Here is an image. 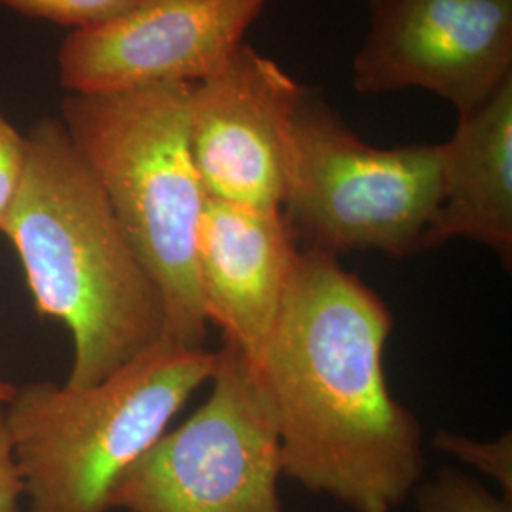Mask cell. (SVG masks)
<instances>
[{
    "label": "cell",
    "instance_id": "6da1fadb",
    "mask_svg": "<svg viewBox=\"0 0 512 512\" xmlns=\"http://www.w3.org/2000/svg\"><path fill=\"white\" fill-rule=\"evenodd\" d=\"M393 315L336 256L300 249L256 366L283 475L355 512H393L423 473L421 427L385 378Z\"/></svg>",
    "mask_w": 512,
    "mask_h": 512
},
{
    "label": "cell",
    "instance_id": "7a4b0ae2",
    "mask_svg": "<svg viewBox=\"0 0 512 512\" xmlns=\"http://www.w3.org/2000/svg\"><path fill=\"white\" fill-rule=\"evenodd\" d=\"M25 137V173L2 234L38 315L73 336L65 384L90 387L164 342V298L63 122L42 118Z\"/></svg>",
    "mask_w": 512,
    "mask_h": 512
},
{
    "label": "cell",
    "instance_id": "3957f363",
    "mask_svg": "<svg viewBox=\"0 0 512 512\" xmlns=\"http://www.w3.org/2000/svg\"><path fill=\"white\" fill-rule=\"evenodd\" d=\"M190 90L192 84H156L71 93L61 122L160 287L165 340L203 348L209 323L196 274V238L207 196L190 148Z\"/></svg>",
    "mask_w": 512,
    "mask_h": 512
},
{
    "label": "cell",
    "instance_id": "277c9868",
    "mask_svg": "<svg viewBox=\"0 0 512 512\" xmlns=\"http://www.w3.org/2000/svg\"><path fill=\"white\" fill-rule=\"evenodd\" d=\"M215 366L217 351L164 340L90 387H16L6 423L31 512L112 511L118 480Z\"/></svg>",
    "mask_w": 512,
    "mask_h": 512
},
{
    "label": "cell",
    "instance_id": "5b68a950",
    "mask_svg": "<svg viewBox=\"0 0 512 512\" xmlns=\"http://www.w3.org/2000/svg\"><path fill=\"white\" fill-rule=\"evenodd\" d=\"M440 202L439 145L372 147L304 88L283 213L306 249L414 255L423 251Z\"/></svg>",
    "mask_w": 512,
    "mask_h": 512
},
{
    "label": "cell",
    "instance_id": "8992f818",
    "mask_svg": "<svg viewBox=\"0 0 512 512\" xmlns=\"http://www.w3.org/2000/svg\"><path fill=\"white\" fill-rule=\"evenodd\" d=\"M211 382L209 399L118 480L110 509L283 512L281 442L258 372L224 344Z\"/></svg>",
    "mask_w": 512,
    "mask_h": 512
},
{
    "label": "cell",
    "instance_id": "52a82bcc",
    "mask_svg": "<svg viewBox=\"0 0 512 512\" xmlns=\"http://www.w3.org/2000/svg\"><path fill=\"white\" fill-rule=\"evenodd\" d=\"M512 78V0H368V33L353 59L359 93L420 88L458 116Z\"/></svg>",
    "mask_w": 512,
    "mask_h": 512
},
{
    "label": "cell",
    "instance_id": "ba28073f",
    "mask_svg": "<svg viewBox=\"0 0 512 512\" xmlns=\"http://www.w3.org/2000/svg\"><path fill=\"white\" fill-rule=\"evenodd\" d=\"M268 2L145 0L120 18L65 38L59 80L73 95L198 84L234 59Z\"/></svg>",
    "mask_w": 512,
    "mask_h": 512
},
{
    "label": "cell",
    "instance_id": "9c48e42d",
    "mask_svg": "<svg viewBox=\"0 0 512 512\" xmlns=\"http://www.w3.org/2000/svg\"><path fill=\"white\" fill-rule=\"evenodd\" d=\"M302 93L291 74L247 42L219 74L192 84L190 148L207 198L283 209Z\"/></svg>",
    "mask_w": 512,
    "mask_h": 512
},
{
    "label": "cell",
    "instance_id": "30bf717a",
    "mask_svg": "<svg viewBox=\"0 0 512 512\" xmlns=\"http://www.w3.org/2000/svg\"><path fill=\"white\" fill-rule=\"evenodd\" d=\"M298 253L283 209L205 200L196 238L205 319L255 370L277 325Z\"/></svg>",
    "mask_w": 512,
    "mask_h": 512
},
{
    "label": "cell",
    "instance_id": "8fae6325",
    "mask_svg": "<svg viewBox=\"0 0 512 512\" xmlns=\"http://www.w3.org/2000/svg\"><path fill=\"white\" fill-rule=\"evenodd\" d=\"M442 202L423 249L471 239L512 262V78L439 145Z\"/></svg>",
    "mask_w": 512,
    "mask_h": 512
},
{
    "label": "cell",
    "instance_id": "7c38bea8",
    "mask_svg": "<svg viewBox=\"0 0 512 512\" xmlns=\"http://www.w3.org/2000/svg\"><path fill=\"white\" fill-rule=\"evenodd\" d=\"M420 512H512V501L490 494L471 476L442 469L418 492Z\"/></svg>",
    "mask_w": 512,
    "mask_h": 512
},
{
    "label": "cell",
    "instance_id": "4fadbf2b",
    "mask_svg": "<svg viewBox=\"0 0 512 512\" xmlns=\"http://www.w3.org/2000/svg\"><path fill=\"white\" fill-rule=\"evenodd\" d=\"M145 0H0L23 16L88 29L120 18Z\"/></svg>",
    "mask_w": 512,
    "mask_h": 512
},
{
    "label": "cell",
    "instance_id": "5bb4252c",
    "mask_svg": "<svg viewBox=\"0 0 512 512\" xmlns=\"http://www.w3.org/2000/svg\"><path fill=\"white\" fill-rule=\"evenodd\" d=\"M433 446L440 452L452 454L461 461H465L480 473L492 476L507 494V499L512 501L511 431H507L505 435H501L499 439L492 442H480L458 433L439 431L433 439Z\"/></svg>",
    "mask_w": 512,
    "mask_h": 512
},
{
    "label": "cell",
    "instance_id": "9a60e30c",
    "mask_svg": "<svg viewBox=\"0 0 512 512\" xmlns=\"http://www.w3.org/2000/svg\"><path fill=\"white\" fill-rule=\"evenodd\" d=\"M27 164V137L0 110V232L16 200Z\"/></svg>",
    "mask_w": 512,
    "mask_h": 512
},
{
    "label": "cell",
    "instance_id": "2e32d148",
    "mask_svg": "<svg viewBox=\"0 0 512 512\" xmlns=\"http://www.w3.org/2000/svg\"><path fill=\"white\" fill-rule=\"evenodd\" d=\"M21 497L23 480L6 423V403H0V512H19Z\"/></svg>",
    "mask_w": 512,
    "mask_h": 512
},
{
    "label": "cell",
    "instance_id": "e0dca14e",
    "mask_svg": "<svg viewBox=\"0 0 512 512\" xmlns=\"http://www.w3.org/2000/svg\"><path fill=\"white\" fill-rule=\"evenodd\" d=\"M16 393V387L8 382H4L0 378V403H8L12 399V395Z\"/></svg>",
    "mask_w": 512,
    "mask_h": 512
}]
</instances>
